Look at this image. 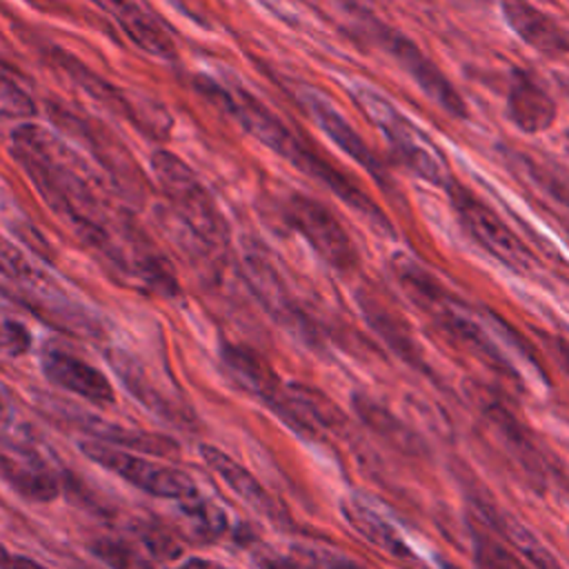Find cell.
Returning <instances> with one entry per match:
<instances>
[{
	"mask_svg": "<svg viewBox=\"0 0 569 569\" xmlns=\"http://www.w3.org/2000/svg\"><path fill=\"white\" fill-rule=\"evenodd\" d=\"M29 347H31L29 329L16 318L0 313V353L22 356L29 351Z\"/></svg>",
	"mask_w": 569,
	"mask_h": 569,
	"instance_id": "4316f807",
	"label": "cell"
},
{
	"mask_svg": "<svg viewBox=\"0 0 569 569\" xmlns=\"http://www.w3.org/2000/svg\"><path fill=\"white\" fill-rule=\"evenodd\" d=\"M42 371L44 376L60 389L71 391L89 402L96 405H113L116 402V391L109 382V378L89 365L87 360L64 351L49 347L42 351Z\"/></svg>",
	"mask_w": 569,
	"mask_h": 569,
	"instance_id": "7c38bea8",
	"label": "cell"
},
{
	"mask_svg": "<svg viewBox=\"0 0 569 569\" xmlns=\"http://www.w3.org/2000/svg\"><path fill=\"white\" fill-rule=\"evenodd\" d=\"M0 293L11 298L51 327L73 336H96L98 322L60 289L44 271L33 267L16 247L0 238Z\"/></svg>",
	"mask_w": 569,
	"mask_h": 569,
	"instance_id": "3957f363",
	"label": "cell"
},
{
	"mask_svg": "<svg viewBox=\"0 0 569 569\" xmlns=\"http://www.w3.org/2000/svg\"><path fill=\"white\" fill-rule=\"evenodd\" d=\"M356 413L385 440L393 442L396 447H411V433L407 431V427L402 422H398V418L387 411L382 405H378L376 400H371L365 393H353L351 398Z\"/></svg>",
	"mask_w": 569,
	"mask_h": 569,
	"instance_id": "7402d4cb",
	"label": "cell"
},
{
	"mask_svg": "<svg viewBox=\"0 0 569 569\" xmlns=\"http://www.w3.org/2000/svg\"><path fill=\"white\" fill-rule=\"evenodd\" d=\"M500 11L511 31L540 53H569V31L527 0H500Z\"/></svg>",
	"mask_w": 569,
	"mask_h": 569,
	"instance_id": "ac0fdd59",
	"label": "cell"
},
{
	"mask_svg": "<svg viewBox=\"0 0 569 569\" xmlns=\"http://www.w3.org/2000/svg\"><path fill=\"white\" fill-rule=\"evenodd\" d=\"M260 569H302V567L298 562H293L291 558L264 556V558H260Z\"/></svg>",
	"mask_w": 569,
	"mask_h": 569,
	"instance_id": "f1b7e54d",
	"label": "cell"
},
{
	"mask_svg": "<svg viewBox=\"0 0 569 569\" xmlns=\"http://www.w3.org/2000/svg\"><path fill=\"white\" fill-rule=\"evenodd\" d=\"M182 502H184L180 509L182 520L187 525V531H191L196 538L211 540V538H218L220 533H224L227 516L220 507H216L209 500H200L198 496L182 500Z\"/></svg>",
	"mask_w": 569,
	"mask_h": 569,
	"instance_id": "603a6c76",
	"label": "cell"
},
{
	"mask_svg": "<svg viewBox=\"0 0 569 569\" xmlns=\"http://www.w3.org/2000/svg\"><path fill=\"white\" fill-rule=\"evenodd\" d=\"M476 560L482 569H529L516 551L487 533H476Z\"/></svg>",
	"mask_w": 569,
	"mask_h": 569,
	"instance_id": "d4e9b609",
	"label": "cell"
},
{
	"mask_svg": "<svg viewBox=\"0 0 569 569\" xmlns=\"http://www.w3.org/2000/svg\"><path fill=\"white\" fill-rule=\"evenodd\" d=\"M284 220L296 229L313 251L338 271H353L358 267V249L340 220L318 200L293 193L284 204Z\"/></svg>",
	"mask_w": 569,
	"mask_h": 569,
	"instance_id": "ba28073f",
	"label": "cell"
},
{
	"mask_svg": "<svg viewBox=\"0 0 569 569\" xmlns=\"http://www.w3.org/2000/svg\"><path fill=\"white\" fill-rule=\"evenodd\" d=\"M98 9H102L129 40L136 42L149 56L160 60H173L178 56L176 42L164 24L149 13L138 0H89Z\"/></svg>",
	"mask_w": 569,
	"mask_h": 569,
	"instance_id": "5bb4252c",
	"label": "cell"
},
{
	"mask_svg": "<svg viewBox=\"0 0 569 569\" xmlns=\"http://www.w3.org/2000/svg\"><path fill=\"white\" fill-rule=\"evenodd\" d=\"M340 511L345 522L369 545L378 547L391 558L398 560H411L413 551L409 545L402 540V536L396 531L393 525H389L378 511H373L367 502H362L356 496H345L340 500Z\"/></svg>",
	"mask_w": 569,
	"mask_h": 569,
	"instance_id": "ffe728a7",
	"label": "cell"
},
{
	"mask_svg": "<svg viewBox=\"0 0 569 569\" xmlns=\"http://www.w3.org/2000/svg\"><path fill=\"white\" fill-rule=\"evenodd\" d=\"M200 456L207 462V467L224 480V485L253 511L262 513L271 522H284L287 513L276 502V498L249 473L240 462H236L229 453L213 445H200Z\"/></svg>",
	"mask_w": 569,
	"mask_h": 569,
	"instance_id": "e0dca14e",
	"label": "cell"
},
{
	"mask_svg": "<svg viewBox=\"0 0 569 569\" xmlns=\"http://www.w3.org/2000/svg\"><path fill=\"white\" fill-rule=\"evenodd\" d=\"M0 478L24 500L51 502L60 493V482L51 467L24 445L0 442Z\"/></svg>",
	"mask_w": 569,
	"mask_h": 569,
	"instance_id": "8fae6325",
	"label": "cell"
},
{
	"mask_svg": "<svg viewBox=\"0 0 569 569\" xmlns=\"http://www.w3.org/2000/svg\"><path fill=\"white\" fill-rule=\"evenodd\" d=\"M327 569H367L365 565L351 560V558H342V556H336V558H329L327 560Z\"/></svg>",
	"mask_w": 569,
	"mask_h": 569,
	"instance_id": "4dcf8cb0",
	"label": "cell"
},
{
	"mask_svg": "<svg viewBox=\"0 0 569 569\" xmlns=\"http://www.w3.org/2000/svg\"><path fill=\"white\" fill-rule=\"evenodd\" d=\"M176 569H229V567H224L222 562L209 560V558H189L182 565H178Z\"/></svg>",
	"mask_w": 569,
	"mask_h": 569,
	"instance_id": "f546056e",
	"label": "cell"
},
{
	"mask_svg": "<svg viewBox=\"0 0 569 569\" xmlns=\"http://www.w3.org/2000/svg\"><path fill=\"white\" fill-rule=\"evenodd\" d=\"M358 305L369 327L393 349L396 356H400L405 362L413 367H420V369L425 367L422 351L413 340L411 327L405 322L402 316L389 309L373 291H365V289L358 291Z\"/></svg>",
	"mask_w": 569,
	"mask_h": 569,
	"instance_id": "d6986e66",
	"label": "cell"
},
{
	"mask_svg": "<svg viewBox=\"0 0 569 569\" xmlns=\"http://www.w3.org/2000/svg\"><path fill=\"white\" fill-rule=\"evenodd\" d=\"M198 89L224 109L247 133H251L258 142L269 147L273 153L284 158L298 171L311 176L331 189L340 200H345L351 209L365 216L376 229L385 233H393L387 216L378 209V204L353 182L347 173H342L333 162H329L322 153H318L300 133L291 131L273 111H269L253 93L236 82H222L213 78H200Z\"/></svg>",
	"mask_w": 569,
	"mask_h": 569,
	"instance_id": "7a4b0ae2",
	"label": "cell"
},
{
	"mask_svg": "<svg viewBox=\"0 0 569 569\" xmlns=\"http://www.w3.org/2000/svg\"><path fill=\"white\" fill-rule=\"evenodd\" d=\"M560 87H562V91L569 96V78H560Z\"/></svg>",
	"mask_w": 569,
	"mask_h": 569,
	"instance_id": "d6a6232c",
	"label": "cell"
},
{
	"mask_svg": "<svg viewBox=\"0 0 569 569\" xmlns=\"http://www.w3.org/2000/svg\"><path fill=\"white\" fill-rule=\"evenodd\" d=\"M0 569H47V567L29 556L11 553L0 545Z\"/></svg>",
	"mask_w": 569,
	"mask_h": 569,
	"instance_id": "83f0119b",
	"label": "cell"
},
{
	"mask_svg": "<svg viewBox=\"0 0 569 569\" xmlns=\"http://www.w3.org/2000/svg\"><path fill=\"white\" fill-rule=\"evenodd\" d=\"M558 351H560L565 367L569 369V338H558Z\"/></svg>",
	"mask_w": 569,
	"mask_h": 569,
	"instance_id": "1f68e13d",
	"label": "cell"
},
{
	"mask_svg": "<svg viewBox=\"0 0 569 569\" xmlns=\"http://www.w3.org/2000/svg\"><path fill=\"white\" fill-rule=\"evenodd\" d=\"M222 362L224 367L238 378V382L260 396L280 418L287 416L289 396L287 387L280 385L276 371L269 362L244 345H224L222 347Z\"/></svg>",
	"mask_w": 569,
	"mask_h": 569,
	"instance_id": "9a60e30c",
	"label": "cell"
},
{
	"mask_svg": "<svg viewBox=\"0 0 569 569\" xmlns=\"http://www.w3.org/2000/svg\"><path fill=\"white\" fill-rule=\"evenodd\" d=\"M376 38L387 49V53L393 56V60L411 76L425 96H429L451 118H467V104L462 96L413 40L387 24H376Z\"/></svg>",
	"mask_w": 569,
	"mask_h": 569,
	"instance_id": "30bf717a",
	"label": "cell"
},
{
	"mask_svg": "<svg viewBox=\"0 0 569 569\" xmlns=\"http://www.w3.org/2000/svg\"><path fill=\"white\" fill-rule=\"evenodd\" d=\"M447 193L460 224L480 247H485L493 258H498L513 271L531 269L533 260L529 249L489 204H485L465 184H458L456 180H451Z\"/></svg>",
	"mask_w": 569,
	"mask_h": 569,
	"instance_id": "52a82bcc",
	"label": "cell"
},
{
	"mask_svg": "<svg viewBox=\"0 0 569 569\" xmlns=\"http://www.w3.org/2000/svg\"><path fill=\"white\" fill-rule=\"evenodd\" d=\"M151 169L173 211L189 231L209 249H224L229 242L224 216L193 169L182 158L164 149L151 156Z\"/></svg>",
	"mask_w": 569,
	"mask_h": 569,
	"instance_id": "5b68a950",
	"label": "cell"
},
{
	"mask_svg": "<svg viewBox=\"0 0 569 569\" xmlns=\"http://www.w3.org/2000/svg\"><path fill=\"white\" fill-rule=\"evenodd\" d=\"M0 413H2V402H0Z\"/></svg>",
	"mask_w": 569,
	"mask_h": 569,
	"instance_id": "836d02e7",
	"label": "cell"
},
{
	"mask_svg": "<svg viewBox=\"0 0 569 569\" xmlns=\"http://www.w3.org/2000/svg\"><path fill=\"white\" fill-rule=\"evenodd\" d=\"M305 107L309 109V113L313 116L316 124L351 158L356 160L362 169L369 171V176L373 180H378V184H382L385 189H389V184L393 187L391 178L387 176V169L382 167V162L378 160V156L367 147V142L360 138V133L342 118V113L318 91H305L302 96Z\"/></svg>",
	"mask_w": 569,
	"mask_h": 569,
	"instance_id": "4fadbf2b",
	"label": "cell"
},
{
	"mask_svg": "<svg viewBox=\"0 0 569 569\" xmlns=\"http://www.w3.org/2000/svg\"><path fill=\"white\" fill-rule=\"evenodd\" d=\"M33 113V98L22 87L13 69L0 60V118H29Z\"/></svg>",
	"mask_w": 569,
	"mask_h": 569,
	"instance_id": "cb8c5ba5",
	"label": "cell"
},
{
	"mask_svg": "<svg viewBox=\"0 0 569 569\" xmlns=\"http://www.w3.org/2000/svg\"><path fill=\"white\" fill-rule=\"evenodd\" d=\"M91 551L111 569H147L142 558L122 540L102 538L91 545Z\"/></svg>",
	"mask_w": 569,
	"mask_h": 569,
	"instance_id": "484cf974",
	"label": "cell"
},
{
	"mask_svg": "<svg viewBox=\"0 0 569 569\" xmlns=\"http://www.w3.org/2000/svg\"><path fill=\"white\" fill-rule=\"evenodd\" d=\"M56 58L60 69H64L87 93L96 96V100H100L107 109L120 113L144 136H153V138L167 136L171 127V118L160 102L144 96L138 98L136 93H129L116 84H109L104 78L96 76L91 69H87L82 62H78L73 56L64 51H56Z\"/></svg>",
	"mask_w": 569,
	"mask_h": 569,
	"instance_id": "9c48e42d",
	"label": "cell"
},
{
	"mask_svg": "<svg viewBox=\"0 0 569 569\" xmlns=\"http://www.w3.org/2000/svg\"><path fill=\"white\" fill-rule=\"evenodd\" d=\"M244 264H247L249 282L253 284V289L260 296V300L264 302V307L271 309V313H276L280 320H287L298 327L302 322V318L296 311V305L291 302V298L284 289V282H282L278 269L273 267V262L256 249V251L247 253Z\"/></svg>",
	"mask_w": 569,
	"mask_h": 569,
	"instance_id": "44dd1931",
	"label": "cell"
},
{
	"mask_svg": "<svg viewBox=\"0 0 569 569\" xmlns=\"http://www.w3.org/2000/svg\"><path fill=\"white\" fill-rule=\"evenodd\" d=\"M353 102L367 113V118L382 131L393 156L420 180L447 189L451 184V173L445 156L433 144V140L411 122L402 111H398L380 91L365 82H353L349 87Z\"/></svg>",
	"mask_w": 569,
	"mask_h": 569,
	"instance_id": "277c9868",
	"label": "cell"
},
{
	"mask_svg": "<svg viewBox=\"0 0 569 569\" xmlns=\"http://www.w3.org/2000/svg\"><path fill=\"white\" fill-rule=\"evenodd\" d=\"M78 449L102 469L120 476L124 482L149 496L173 500H189L198 496L193 478L178 467L147 460L133 451L100 440H80Z\"/></svg>",
	"mask_w": 569,
	"mask_h": 569,
	"instance_id": "8992f818",
	"label": "cell"
},
{
	"mask_svg": "<svg viewBox=\"0 0 569 569\" xmlns=\"http://www.w3.org/2000/svg\"><path fill=\"white\" fill-rule=\"evenodd\" d=\"M556 111L551 93L529 71L513 69L507 91L509 120L525 133H540L556 122Z\"/></svg>",
	"mask_w": 569,
	"mask_h": 569,
	"instance_id": "2e32d148",
	"label": "cell"
},
{
	"mask_svg": "<svg viewBox=\"0 0 569 569\" xmlns=\"http://www.w3.org/2000/svg\"><path fill=\"white\" fill-rule=\"evenodd\" d=\"M9 149L51 211L129 284L158 293H176L178 282L162 256L116 207L89 167L53 131L40 124L13 129Z\"/></svg>",
	"mask_w": 569,
	"mask_h": 569,
	"instance_id": "6da1fadb",
	"label": "cell"
}]
</instances>
